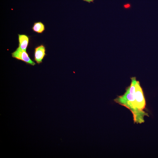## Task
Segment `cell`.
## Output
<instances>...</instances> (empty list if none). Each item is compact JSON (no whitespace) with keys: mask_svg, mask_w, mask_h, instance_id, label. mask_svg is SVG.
Returning a JSON list of instances; mask_svg holds the SVG:
<instances>
[{"mask_svg":"<svg viewBox=\"0 0 158 158\" xmlns=\"http://www.w3.org/2000/svg\"><path fill=\"white\" fill-rule=\"evenodd\" d=\"M135 82H131L125 93L118 96L113 101L115 103L125 107L131 111L135 123H141L145 121L144 117L148 116V114L144 111L139 110L136 107L135 102Z\"/></svg>","mask_w":158,"mask_h":158,"instance_id":"cell-1","label":"cell"},{"mask_svg":"<svg viewBox=\"0 0 158 158\" xmlns=\"http://www.w3.org/2000/svg\"><path fill=\"white\" fill-rule=\"evenodd\" d=\"M135 104L139 110L144 111L146 102L142 88L139 82L137 81L135 86Z\"/></svg>","mask_w":158,"mask_h":158,"instance_id":"cell-2","label":"cell"},{"mask_svg":"<svg viewBox=\"0 0 158 158\" xmlns=\"http://www.w3.org/2000/svg\"><path fill=\"white\" fill-rule=\"evenodd\" d=\"M12 56L18 60H21L27 64L34 66L35 63L30 58L26 51L23 50L19 47L11 54Z\"/></svg>","mask_w":158,"mask_h":158,"instance_id":"cell-3","label":"cell"},{"mask_svg":"<svg viewBox=\"0 0 158 158\" xmlns=\"http://www.w3.org/2000/svg\"><path fill=\"white\" fill-rule=\"evenodd\" d=\"M46 55L45 47L41 44L35 48L34 51L35 60L38 64L42 63V61Z\"/></svg>","mask_w":158,"mask_h":158,"instance_id":"cell-4","label":"cell"},{"mask_svg":"<svg viewBox=\"0 0 158 158\" xmlns=\"http://www.w3.org/2000/svg\"><path fill=\"white\" fill-rule=\"evenodd\" d=\"M19 47L26 51L29 43V38L24 34H18Z\"/></svg>","mask_w":158,"mask_h":158,"instance_id":"cell-5","label":"cell"},{"mask_svg":"<svg viewBox=\"0 0 158 158\" xmlns=\"http://www.w3.org/2000/svg\"><path fill=\"white\" fill-rule=\"evenodd\" d=\"M32 29L35 32L38 33H41L45 30V26L42 22H37L34 23Z\"/></svg>","mask_w":158,"mask_h":158,"instance_id":"cell-6","label":"cell"},{"mask_svg":"<svg viewBox=\"0 0 158 158\" xmlns=\"http://www.w3.org/2000/svg\"><path fill=\"white\" fill-rule=\"evenodd\" d=\"M83 1L90 3L91 2H93L94 0H83Z\"/></svg>","mask_w":158,"mask_h":158,"instance_id":"cell-7","label":"cell"},{"mask_svg":"<svg viewBox=\"0 0 158 158\" xmlns=\"http://www.w3.org/2000/svg\"><path fill=\"white\" fill-rule=\"evenodd\" d=\"M129 6H130L129 5V4H128V5H125V7L126 8H127L129 7Z\"/></svg>","mask_w":158,"mask_h":158,"instance_id":"cell-8","label":"cell"}]
</instances>
